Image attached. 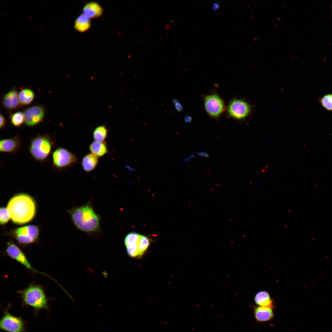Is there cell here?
<instances>
[{
	"label": "cell",
	"mask_w": 332,
	"mask_h": 332,
	"mask_svg": "<svg viewBox=\"0 0 332 332\" xmlns=\"http://www.w3.org/2000/svg\"><path fill=\"white\" fill-rule=\"evenodd\" d=\"M10 219L14 223L22 225L28 223L34 218L36 212L35 201L30 195L19 193L12 196L6 207Z\"/></svg>",
	"instance_id": "7a4b0ae2"
},
{
	"label": "cell",
	"mask_w": 332,
	"mask_h": 332,
	"mask_svg": "<svg viewBox=\"0 0 332 332\" xmlns=\"http://www.w3.org/2000/svg\"><path fill=\"white\" fill-rule=\"evenodd\" d=\"M10 121L12 125L16 127H19L25 123L24 113L21 111L13 114L10 117Z\"/></svg>",
	"instance_id": "7402d4cb"
},
{
	"label": "cell",
	"mask_w": 332,
	"mask_h": 332,
	"mask_svg": "<svg viewBox=\"0 0 332 332\" xmlns=\"http://www.w3.org/2000/svg\"><path fill=\"white\" fill-rule=\"evenodd\" d=\"M174 104L175 108L178 112H181L182 111L183 108L182 105L179 101Z\"/></svg>",
	"instance_id": "83f0119b"
},
{
	"label": "cell",
	"mask_w": 332,
	"mask_h": 332,
	"mask_svg": "<svg viewBox=\"0 0 332 332\" xmlns=\"http://www.w3.org/2000/svg\"><path fill=\"white\" fill-rule=\"evenodd\" d=\"M35 97L34 92L30 89H22L18 93L20 104L25 105L30 104L34 100Z\"/></svg>",
	"instance_id": "ffe728a7"
},
{
	"label": "cell",
	"mask_w": 332,
	"mask_h": 332,
	"mask_svg": "<svg viewBox=\"0 0 332 332\" xmlns=\"http://www.w3.org/2000/svg\"><path fill=\"white\" fill-rule=\"evenodd\" d=\"M219 4L218 2L214 3L212 6V9L213 10H216L218 9L219 7Z\"/></svg>",
	"instance_id": "f1b7e54d"
},
{
	"label": "cell",
	"mask_w": 332,
	"mask_h": 332,
	"mask_svg": "<svg viewBox=\"0 0 332 332\" xmlns=\"http://www.w3.org/2000/svg\"><path fill=\"white\" fill-rule=\"evenodd\" d=\"M1 330L7 332H26L24 322L22 318L12 315L5 310L0 321Z\"/></svg>",
	"instance_id": "52a82bcc"
},
{
	"label": "cell",
	"mask_w": 332,
	"mask_h": 332,
	"mask_svg": "<svg viewBox=\"0 0 332 332\" xmlns=\"http://www.w3.org/2000/svg\"><path fill=\"white\" fill-rule=\"evenodd\" d=\"M108 131L106 126L102 125L97 126L93 132V138L95 141L103 142L107 138Z\"/></svg>",
	"instance_id": "44dd1931"
},
{
	"label": "cell",
	"mask_w": 332,
	"mask_h": 332,
	"mask_svg": "<svg viewBox=\"0 0 332 332\" xmlns=\"http://www.w3.org/2000/svg\"><path fill=\"white\" fill-rule=\"evenodd\" d=\"M172 101L173 104H175L176 103L179 102V101L178 99L175 98L172 100Z\"/></svg>",
	"instance_id": "1f68e13d"
},
{
	"label": "cell",
	"mask_w": 332,
	"mask_h": 332,
	"mask_svg": "<svg viewBox=\"0 0 332 332\" xmlns=\"http://www.w3.org/2000/svg\"><path fill=\"white\" fill-rule=\"evenodd\" d=\"M23 113L25 124L32 127L42 122L45 116V111L41 106L35 105L26 109Z\"/></svg>",
	"instance_id": "8fae6325"
},
{
	"label": "cell",
	"mask_w": 332,
	"mask_h": 332,
	"mask_svg": "<svg viewBox=\"0 0 332 332\" xmlns=\"http://www.w3.org/2000/svg\"><path fill=\"white\" fill-rule=\"evenodd\" d=\"M91 26L89 18L83 14L78 17L74 22V27L77 31L84 32L89 30Z\"/></svg>",
	"instance_id": "ac0fdd59"
},
{
	"label": "cell",
	"mask_w": 332,
	"mask_h": 332,
	"mask_svg": "<svg viewBox=\"0 0 332 332\" xmlns=\"http://www.w3.org/2000/svg\"><path fill=\"white\" fill-rule=\"evenodd\" d=\"M39 234V226L28 225L12 229L6 234L12 237L20 244L27 245L37 242Z\"/></svg>",
	"instance_id": "5b68a950"
},
{
	"label": "cell",
	"mask_w": 332,
	"mask_h": 332,
	"mask_svg": "<svg viewBox=\"0 0 332 332\" xmlns=\"http://www.w3.org/2000/svg\"><path fill=\"white\" fill-rule=\"evenodd\" d=\"M251 111V107L245 101L235 99L230 102L227 109L228 113L232 118L242 120L248 116Z\"/></svg>",
	"instance_id": "30bf717a"
},
{
	"label": "cell",
	"mask_w": 332,
	"mask_h": 332,
	"mask_svg": "<svg viewBox=\"0 0 332 332\" xmlns=\"http://www.w3.org/2000/svg\"><path fill=\"white\" fill-rule=\"evenodd\" d=\"M10 219L9 212L7 208L1 207L0 208V223L2 226L5 225Z\"/></svg>",
	"instance_id": "cb8c5ba5"
},
{
	"label": "cell",
	"mask_w": 332,
	"mask_h": 332,
	"mask_svg": "<svg viewBox=\"0 0 332 332\" xmlns=\"http://www.w3.org/2000/svg\"><path fill=\"white\" fill-rule=\"evenodd\" d=\"M54 145L49 135H38L32 138L29 150L32 157L37 161L42 162L47 160Z\"/></svg>",
	"instance_id": "3957f363"
},
{
	"label": "cell",
	"mask_w": 332,
	"mask_h": 332,
	"mask_svg": "<svg viewBox=\"0 0 332 332\" xmlns=\"http://www.w3.org/2000/svg\"><path fill=\"white\" fill-rule=\"evenodd\" d=\"M4 107L7 109L13 110L17 108L20 104L18 93L14 89L6 94L2 101Z\"/></svg>",
	"instance_id": "4fadbf2b"
},
{
	"label": "cell",
	"mask_w": 332,
	"mask_h": 332,
	"mask_svg": "<svg viewBox=\"0 0 332 332\" xmlns=\"http://www.w3.org/2000/svg\"><path fill=\"white\" fill-rule=\"evenodd\" d=\"M22 145V140L19 135L1 140L0 151L1 152L13 154L18 152Z\"/></svg>",
	"instance_id": "7c38bea8"
},
{
	"label": "cell",
	"mask_w": 332,
	"mask_h": 332,
	"mask_svg": "<svg viewBox=\"0 0 332 332\" xmlns=\"http://www.w3.org/2000/svg\"><path fill=\"white\" fill-rule=\"evenodd\" d=\"M255 317L259 321H264L271 319L273 317L272 308L269 307L259 306L254 311Z\"/></svg>",
	"instance_id": "e0dca14e"
},
{
	"label": "cell",
	"mask_w": 332,
	"mask_h": 332,
	"mask_svg": "<svg viewBox=\"0 0 332 332\" xmlns=\"http://www.w3.org/2000/svg\"><path fill=\"white\" fill-rule=\"evenodd\" d=\"M149 244V240L148 237L144 235H141L139 246L140 257L147 249Z\"/></svg>",
	"instance_id": "d4e9b609"
},
{
	"label": "cell",
	"mask_w": 332,
	"mask_h": 332,
	"mask_svg": "<svg viewBox=\"0 0 332 332\" xmlns=\"http://www.w3.org/2000/svg\"><path fill=\"white\" fill-rule=\"evenodd\" d=\"M140 235L135 232L128 233L126 236L124 241L125 247L137 244L140 241Z\"/></svg>",
	"instance_id": "603a6c76"
},
{
	"label": "cell",
	"mask_w": 332,
	"mask_h": 332,
	"mask_svg": "<svg viewBox=\"0 0 332 332\" xmlns=\"http://www.w3.org/2000/svg\"><path fill=\"white\" fill-rule=\"evenodd\" d=\"M78 160L75 154L62 147L57 148L52 154L53 166L58 170L70 167L77 163Z\"/></svg>",
	"instance_id": "8992f818"
},
{
	"label": "cell",
	"mask_w": 332,
	"mask_h": 332,
	"mask_svg": "<svg viewBox=\"0 0 332 332\" xmlns=\"http://www.w3.org/2000/svg\"><path fill=\"white\" fill-rule=\"evenodd\" d=\"M192 120V118L188 116H185L184 118V121L187 123L190 122Z\"/></svg>",
	"instance_id": "f546056e"
},
{
	"label": "cell",
	"mask_w": 332,
	"mask_h": 332,
	"mask_svg": "<svg viewBox=\"0 0 332 332\" xmlns=\"http://www.w3.org/2000/svg\"><path fill=\"white\" fill-rule=\"evenodd\" d=\"M89 149L91 153L97 157H102L109 152L108 145L106 142H98L94 141L89 146Z\"/></svg>",
	"instance_id": "9a60e30c"
},
{
	"label": "cell",
	"mask_w": 332,
	"mask_h": 332,
	"mask_svg": "<svg viewBox=\"0 0 332 332\" xmlns=\"http://www.w3.org/2000/svg\"><path fill=\"white\" fill-rule=\"evenodd\" d=\"M204 101V108L207 113L212 117H218L225 110L223 100L217 94L206 95Z\"/></svg>",
	"instance_id": "ba28073f"
},
{
	"label": "cell",
	"mask_w": 332,
	"mask_h": 332,
	"mask_svg": "<svg viewBox=\"0 0 332 332\" xmlns=\"http://www.w3.org/2000/svg\"><path fill=\"white\" fill-rule=\"evenodd\" d=\"M99 158L92 153H88L83 158L81 166L83 170L86 172H90L97 167Z\"/></svg>",
	"instance_id": "2e32d148"
},
{
	"label": "cell",
	"mask_w": 332,
	"mask_h": 332,
	"mask_svg": "<svg viewBox=\"0 0 332 332\" xmlns=\"http://www.w3.org/2000/svg\"><path fill=\"white\" fill-rule=\"evenodd\" d=\"M75 228L89 235L102 232L101 217L94 210L92 200L80 206H74L66 210Z\"/></svg>",
	"instance_id": "6da1fadb"
},
{
	"label": "cell",
	"mask_w": 332,
	"mask_h": 332,
	"mask_svg": "<svg viewBox=\"0 0 332 332\" xmlns=\"http://www.w3.org/2000/svg\"><path fill=\"white\" fill-rule=\"evenodd\" d=\"M199 155H201V156H207V154L206 153L203 152H201L199 153Z\"/></svg>",
	"instance_id": "4dcf8cb0"
},
{
	"label": "cell",
	"mask_w": 332,
	"mask_h": 332,
	"mask_svg": "<svg viewBox=\"0 0 332 332\" xmlns=\"http://www.w3.org/2000/svg\"><path fill=\"white\" fill-rule=\"evenodd\" d=\"M83 14L89 19L100 17L103 14V9L97 2H88L84 6Z\"/></svg>",
	"instance_id": "5bb4252c"
},
{
	"label": "cell",
	"mask_w": 332,
	"mask_h": 332,
	"mask_svg": "<svg viewBox=\"0 0 332 332\" xmlns=\"http://www.w3.org/2000/svg\"><path fill=\"white\" fill-rule=\"evenodd\" d=\"M0 128L1 129H2L5 127L6 125V121L4 117L1 114L0 116Z\"/></svg>",
	"instance_id": "4316f807"
},
{
	"label": "cell",
	"mask_w": 332,
	"mask_h": 332,
	"mask_svg": "<svg viewBox=\"0 0 332 332\" xmlns=\"http://www.w3.org/2000/svg\"><path fill=\"white\" fill-rule=\"evenodd\" d=\"M6 252L10 257L17 261L28 269L37 273L45 275L51 278V277L46 274L38 271L33 267L23 252L13 242L10 241L7 243ZM51 278L53 280H54Z\"/></svg>",
	"instance_id": "9c48e42d"
},
{
	"label": "cell",
	"mask_w": 332,
	"mask_h": 332,
	"mask_svg": "<svg viewBox=\"0 0 332 332\" xmlns=\"http://www.w3.org/2000/svg\"><path fill=\"white\" fill-rule=\"evenodd\" d=\"M256 304L261 306H267L272 308V300L269 293L264 290L259 292L255 297Z\"/></svg>",
	"instance_id": "d6986e66"
},
{
	"label": "cell",
	"mask_w": 332,
	"mask_h": 332,
	"mask_svg": "<svg viewBox=\"0 0 332 332\" xmlns=\"http://www.w3.org/2000/svg\"><path fill=\"white\" fill-rule=\"evenodd\" d=\"M21 294L24 303L33 307L36 311L48 308L47 299L41 287L31 285L22 290Z\"/></svg>",
	"instance_id": "277c9868"
},
{
	"label": "cell",
	"mask_w": 332,
	"mask_h": 332,
	"mask_svg": "<svg viewBox=\"0 0 332 332\" xmlns=\"http://www.w3.org/2000/svg\"><path fill=\"white\" fill-rule=\"evenodd\" d=\"M320 101L322 106L327 110H332V94L324 96L321 99Z\"/></svg>",
	"instance_id": "484cf974"
}]
</instances>
